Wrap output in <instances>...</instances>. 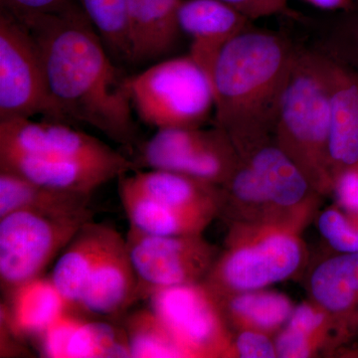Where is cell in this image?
<instances>
[{
	"label": "cell",
	"instance_id": "7a4b0ae2",
	"mask_svg": "<svg viewBox=\"0 0 358 358\" xmlns=\"http://www.w3.org/2000/svg\"><path fill=\"white\" fill-rule=\"evenodd\" d=\"M298 52L282 35L252 27L221 51L211 80L214 124L228 134L240 157L274 138Z\"/></svg>",
	"mask_w": 358,
	"mask_h": 358
},
{
	"label": "cell",
	"instance_id": "30bf717a",
	"mask_svg": "<svg viewBox=\"0 0 358 358\" xmlns=\"http://www.w3.org/2000/svg\"><path fill=\"white\" fill-rule=\"evenodd\" d=\"M148 300L187 358L231 357L232 331L203 282L159 289Z\"/></svg>",
	"mask_w": 358,
	"mask_h": 358
},
{
	"label": "cell",
	"instance_id": "d6986e66",
	"mask_svg": "<svg viewBox=\"0 0 358 358\" xmlns=\"http://www.w3.org/2000/svg\"><path fill=\"white\" fill-rule=\"evenodd\" d=\"M115 232L110 226L89 221L54 264L51 280L64 296L70 310L79 305L87 282Z\"/></svg>",
	"mask_w": 358,
	"mask_h": 358
},
{
	"label": "cell",
	"instance_id": "484cf974",
	"mask_svg": "<svg viewBox=\"0 0 358 358\" xmlns=\"http://www.w3.org/2000/svg\"><path fill=\"white\" fill-rule=\"evenodd\" d=\"M131 357L124 327L79 317L70 334L65 358Z\"/></svg>",
	"mask_w": 358,
	"mask_h": 358
},
{
	"label": "cell",
	"instance_id": "f546056e",
	"mask_svg": "<svg viewBox=\"0 0 358 358\" xmlns=\"http://www.w3.org/2000/svg\"><path fill=\"white\" fill-rule=\"evenodd\" d=\"M231 357H277L274 338L255 331H236V334H233Z\"/></svg>",
	"mask_w": 358,
	"mask_h": 358
},
{
	"label": "cell",
	"instance_id": "3957f363",
	"mask_svg": "<svg viewBox=\"0 0 358 358\" xmlns=\"http://www.w3.org/2000/svg\"><path fill=\"white\" fill-rule=\"evenodd\" d=\"M331 114L315 51L299 49L274 129L275 143L294 160L320 195H329Z\"/></svg>",
	"mask_w": 358,
	"mask_h": 358
},
{
	"label": "cell",
	"instance_id": "8fae6325",
	"mask_svg": "<svg viewBox=\"0 0 358 358\" xmlns=\"http://www.w3.org/2000/svg\"><path fill=\"white\" fill-rule=\"evenodd\" d=\"M0 169L49 187L89 194L113 179L136 171L134 160L122 154L110 159L0 155Z\"/></svg>",
	"mask_w": 358,
	"mask_h": 358
},
{
	"label": "cell",
	"instance_id": "5bb4252c",
	"mask_svg": "<svg viewBox=\"0 0 358 358\" xmlns=\"http://www.w3.org/2000/svg\"><path fill=\"white\" fill-rule=\"evenodd\" d=\"M315 51L331 114L329 162L334 178L358 162V72L331 54Z\"/></svg>",
	"mask_w": 358,
	"mask_h": 358
},
{
	"label": "cell",
	"instance_id": "cb8c5ba5",
	"mask_svg": "<svg viewBox=\"0 0 358 358\" xmlns=\"http://www.w3.org/2000/svg\"><path fill=\"white\" fill-rule=\"evenodd\" d=\"M216 299L232 333L255 331L275 338L286 326L294 308L286 294L267 288Z\"/></svg>",
	"mask_w": 358,
	"mask_h": 358
},
{
	"label": "cell",
	"instance_id": "ba28073f",
	"mask_svg": "<svg viewBox=\"0 0 358 358\" xmlns=\"http://www.w3.org/2000/svg\"><path fill=\"white\" fill-rule=\"evenodd\" d=\"M37 115L56 121L38 45L20 18L0 7V122Z\"/></svg>",
	"mask_w": 358,
	"mask_h": 358
},
{
	"label": "cell",
	"instance_id": "52a82bcc",
	"mask_svg": "<svg viewBox=\"0 0 358 358\" xmlns=\"http://www.w3.org/2000/svg\"><path fill=\"white\" fill-rule=\"evenodd\" d=\"M136 171L157 169L185 174L222 186L241 162L228 134L213 128H169L141 143L133 159Z\"/></svg>",
	"mask_w": 358,
	"mask_h": 358
},
{
	"label": "cell",
	"instance_id": "9c48e42d",
	"mask_svg": "<svg viewBox=\"0 0 358 358\" xmlns=\"http://www.w3.org/2000/svg\"><path fill=\"white\" fill-rule=\"evenodd\" d=\"M124 238L145 300L159 289L203 282L219 255L203 234L159 236L129 225Z\"/></svg>",
	"mask_w": 358,
	"mask_h": 358
},
{
	"label": "cell",
	"instance_id": "ac0fdd59",
	"mask_svg": "<svg viewBox=\"0 0 358 358\" xmlns=\"http://www.w3.org/2000/svg\"><path fill=\"white\" fill-rule=\"evenodd\" d=\"M182 0H127L129 64L164 60L178 46Z\"/></svg>",
	"mask_w": 358,
	"mask_h": 358
},
{
	"label": "cell",
	"instance_id": "7402d4cb",
	"mask_svg": "<svg viewBox=\"0 0 358 358\" xmlns=\"http://www.w3.org/2000/svg\"><path fill=\"white\" fill-rule=\"evenodd\" d=\"M8 296L9 305L1 307V320L16 336H39L70 310L51 278L43 275L20 285Z\"/></svg>",
	"mask_w": 358,
	"mask_h": 358
},
{
	"label": "cell",
	"instance_id": "4dcf8cb0",
	"mask_svg": "<svg viewBox=\"0 0 358 358\" xmlns=\"http://www.w3.org/2000/svg\"><path fill=\"white\" fill-rule=\"evenodd\" d=\"M331 194L339 208L358 215V162L336 174Z\"/></svg>",
	"mask_w": 358,
	"mask_h": 358
},
{
	"label": "cell",
	"instance_id": "603a6c76",
	"mask_svg": "<svg viewBox=\"0 0 358 358\" xmlns=\"http://www.w3.org/2000/svg\"><path fill=\"white\" fill-rule=\"evenodd\" d=\"M138 189L157 201L218 217L220 186L174 171L143 169L128 174Z\"/></svg>",
	"mask_w": 358,
	"mask_h": 358
},
{
	"label": "cell",
	"instance_id": "d4e9b609",
	"mask_svg": "<svg viewBox=\"0 0 358 358\" xmlns=\"http://www.w3.org/2000/svg\"><path fill=\"white\" fill-rule=\"evenodd\" d=\"M133 358L187 357L171 329L152 308L134 310L122 322Z\"/></svg>",
	"mask_w": 358,
	"mask_h": 358
},
{
	"label": "cell",
	"instance_id": "6da1fadb",
	"mask_svg": "<svg viewBox=\"0 0 358 358\" xmlns=\"http://www.w3.org/2000/svg\"><path fill=\"white\" fill-rule=\"evenodd\" d=\"M17 18L38 45L56 121L87 124L134 154L141 143L129 76L115 64L79 1L58 13Z\"/></svg>",
	"mask_w": 358,
	"mask_h": 358
},
{
	"label": "cell",
	"instance_id": "ffe728a7",
	"mask_svg": "<svg viewBox=\"0 0 358 358\" xmlns=\"http://www.w3.org/2000/svg\"><path fill=\"white\" fill-rule=\"evenodd\" d=\"M120 199L129 225L148 234L183 236L203 234L213 216L180 210L157 201L138 189L128 173L119 178Z\"/></svg>",
	"mask_w": 358,
	"mask_h": 358
},
{
	"label": "cell",
	"instance_id": "e575fe53",
	"mask_svg": "<svg viewBox=\"0 0 358 358\" xmlns=\"http://www.w3.org/2000/svg\"><path fill=\"white\" fill-rule=\"evenodd\" d=\"M275 3L278 4L281 8L282 9V11L285 10V8H286L287 6V0H275Z\"/></svg>",
	"mask_w": 358,
	"mask_h": 358
},
{
	"label": "cell",
	"instance_id": "d6a6232c",
	"mask_svg": "<svg viewBox=\"0 0 358 358\" xmlns=\"http://www.w3.org/2000/svg\"><path fill=\"white\" fill-rule=\"evenodd\" d=\"M221 1L235 7L245 15L248 16L251 20L282 11L281 7L275 3V0H221Z\"/></svg>",
	"mask_w": 358,
	"mask_h": 358
},
{
	"label": "cell",
	"instance_id": "83f0119b",
	"mask_svg": "<svg viewBox=\"0 0 358 358\" xmlns=\"http://www.w3.org/2000/svg\"><path fill=\"white\" fill-rule=\"evenodd\" d=\"M317 229L334 253L358 254V215L334 204L320 212Z\"/></svg>",
	"mask_w": 358,
	"mask_h": 358
},
{
	"label": "cell",
	"instance_id": "1f68e13d",
	"mask_svg": "<svg viewBox=\"0 0 358 358\" xmlns=\"http://www.w3.org/2000/svg\"><path fill=\"white\" fill-rule=\"evenodd\" d=\"M72 1L74 0H0V7L17 17H25L58 13Z\"/></svg>",
	"mask_w": 358,
	"mask_h": 358
},
{
	"label": "cell",
	"instance_id": "836d02e7",
	"mask_svg": "<svg viewBox=\"0 0 358 358\" xmlns=\"http://www.w3.org/2000/svg\"><path fill=\"white\" fill-rule=\"evenodd\" d=\"M322 10H343L350 13L357 7L355 0H305Z\"/></svg>",
	"mask_w": 358,
	"mask_h": 358
},
{
	"label": "cell",
	"instance_id": "e0dca14e",
	"mask_svg": "<svg viewBox=\"0 0 358 358\" xmlns=\"http://www.w3.org/2000/svg\"><path fill=\"white\" fill-rule=\"evenodd\" d=\"M308 292L331 317L339 346L358 334V254L336 253L317 264Z\"/></svg>",
	"mask_w": 358,
	"mask_h": 358
},
{
	"label": "cell",
	"instance_id": "277c9868",
	"mask_svg": "<svg viewBox=\"0 0 358 358\" xmlns=\"http://www.w3.org/2000/svg\"><path fill=\"white\" fill-rule=\"evenodd\" d=\"M300 231L279 224L231 223L225 249L203 284L219 298L289 279L307 257Z\"/></svg>",
	"mask_w": 358,
	"mask_h": 358
},
{
	"label": "cell",
	"instance_id": "2e32d148",
	"mask_svg": "<svg viewBox=\"0 0 358 358\" xmlns=\"http://www.w3.org/2000/svg\"><path fill=\"white\" fill-rule=\"evenodd\" d=\"M178 22L181 31L192 38L189 55L210 81L224 47L251 28L248 16L221 0H182Z\"/></svg>",
	"mask_w": 358,
	"mask_h": 358
},
{
	"label": "cell",
	"instance_id": "9a60e30c",
	"mask_svg": "<svg viewBox=\"0 0 358 358\" xmlns=\"http://www.w3.org/2000/svg\"><path fill=\"white\" fill-rule=\"evenodd\" d=\"M138 300V275L126 238L117 231L96 263L77 308L94 317L115 319Z\"/></svg>",
	"mask_w": 358,
	"mask_h": 358
},
{
	"label": "cell",
	"instance_id": "5b68a950",
	"mask_svg": "<svg viewBox=\"0 0 358 358\" xmlns=\"http://www.w3.org/2000/svg\"><path fill=\"white\" fill-rule=\"evenodd\" d=\"M128 88L134 114L155 129L199 128L214 114L210 79L189 54L129 76Z\"/></svg>",
	"mask_w": 358,
	"mask_h": 358
},
{
	"label": "cell",
	"instance_id": "4fadbf2b",
	"mask_svg": "<svg viewBox=\"0 0 358 358\" xmlns=\"http://www.w3.org/2000/svg\"><path fill=\"white\" fill-rule=\"evenodd\" d=\"M241 159L253 169L284 220L301 229L322 195L313 189L300 167L275 143L274 138Z\"/></svg>",
	"mask_w": 358,
	"mask_h": 358
},
{
	"label": "cell",
	"instance_id": "44dd1931",
	"mask_svg": "<svg viewBox=\"0 0 358 358\" xmlns=\"http://www.w3.org/2000/svg\"><path fill=\"white\" fill-rule=\"evenodd\" d=\"M92 194L58 189L0 169V217L18 210L52 216H93Z\"/></svg>",
	"mask_w": 358,
	"mask_h": 358
},
{
	"label": "cell",
	"instance_id": "f1b7e54d",
	"mask_svg": "<svg viewBox=\"0 0 358 358\" xmlns=\"http://www.w3.org/2000/svg\"><path fill=\"white\" fill-rule=\"evenodd\" d=\"M348 17L334 27L322 50L343 61L358 72V10L355 7Z\"/></svg>",
	"mask_w": 358,
	"mask_h": 358
},
{
	"label": "cell",
	"instance_id": "4316f807",
	"mask_svg": "<svg viewBox=\"0 0 358 358\" xmlns=\"http://www.w3.org/2000/svg\"><path fill=\"white\" fill-rule=\"evenodd\" d=\"M112 57L129 63L127 0H78Z\"/></svg>",
	"mask_w": 358,
	"mask_h": 358
},
{
	"label": "cell",
	"instance_id": "7c38bea8",
	"mask_svg": "<svg viewBox=\"0 0 358 358\" xmlns=\"http://www.w3.org/2000/svg\"><path fill=\"white\" fill-rule=\"evenodd\" d=\"M0 155L110 159L121 152L67 122L20 119L0 122Z\"/></svg>",
	"mask_w": 358,
	"mask_h": 358
},
{
	"label": "cell",
	"instance_id": "8992f818",
	"mask_svg": "<svg viewBox=\"0 0 358 358\" xmlns=\"http://www.w3.org/2000/svg\"><path fill=\"white\" fill-rule=\"evenodd\" d=\"M93 216L18 210L0 217V282L7 294L42 274Z\"/></svg>",
	"mask_w": 358,
	"mask_h": 358
}]
</instances>
